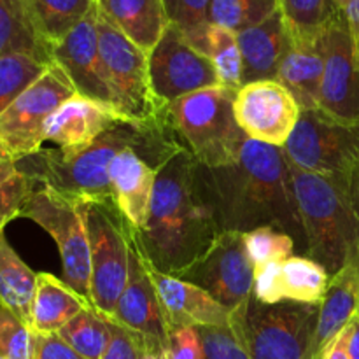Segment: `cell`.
<instances>
[{"instance_id":"obj_38","label":"cell","mask_w":359,"mask_h":359,"mask_svg":"<svg viewBox=\"0 0 359 359\" xmlns=\"http://www.w3.org/2000/svg\"><path fill=\"white\" fill-rule=\"evenodd\" d=\"M109 325H111V342L102 359H167L158 354L156 349L139 333L123 328L112 321H109Z\"/></svg>"},{"instance_id":"obj_14","label":"cell","mask_w":359,"mask_h":359,"mask_svg":"<svg viewBox=\"0 0 359 359\" xmlns=\"http://www.w3.org/2000/svg\"><path fill=\"white\" fill-rule=\"evenodd\" d=\"M179 279L202 287L226 311L249 300L255 286V265L248 255L244 233L223 231L212 248Z\"/></svg>"},{"instance_id":"obj_46","label":"cell","mask_w":359,"mask_h":359,"mask_svg":"<svg viewBox=\"0 0 359 359\" xmlns=\"http://www.w3.org/2000/svg\"><path fill=\"white\" fill-rule=\"evenodd\" d=\"M321 359H351L349 353H347L346 347V330L326 347V351L323 353Z\"/></svg>"},{"instance_id":"obj_22","label":"cell","mask_w":359,"mask_h":359,"mask_svg":"<svg viewBox=\"0 0 359 359\" xmlns=\"http://www.w3.org/2000/svg\"><path fill=\"white\" fill-rule=\"evenodd\" d=\"M359 314V258L347 263L330 279L325 300L319 305L318 328L312 346V356L321 359L326 347L347 328Z\"/></svg>"},{"instance_id":"obj_33","label":"cell","mask_w":359,"mask_h":359,"mask_svg":"<svg viewBox=\"0 0 359 359\" xmlns=\"http://www.w3.org/2000/svg\"><path fill=\"white\" fill-rule=\"evenodd\" d=\"M51 63L25 53L0 56V114L30 88Z\"/></svg>"},{"instance_id":"obj_47","label":"cell","mask_w":359,"mask_h":359,"mask_svg":"<svg viewBox=\"0 0 359 359\" xmlns=\"http://www.w3.org/2000/svg\"><path fill=\"white\" fill-rule=\"evenodd\" d=\"M16 172H18L16 161H7V163L0 165V186H2L4 182L9 181Z\"/></svg>"},{"instance_id":"obj_11","label":"cell","mask_w":359,"mask_h":359,"mask_svg":"<svg viewBox=\"0 0 359 359\" xmlns=\"http://www.w3.org/2000/svg\"><path fill=\"white\" fill-rule=\"evenodd\" d=\"M287 163L314 174L359 172V125H346L321 111H302L283 147Z\"/></svg>"},{"instance_id":"obj_13","label":"cell","mask_w":359,"mask_h":359,"mask_svg":"<svg viewBox=\"0 0 359 359\" xmlns=\"http://www.w3.org/2000/svg\"><path fill=\"white\" fill-rule=\"evenodd\" d=\"M149 83L163 111L186 95L221 84L214 63L174 25L149 53Z\"/></svg>"},{"instance_id":"obj_34","label":"cell","mask_w":359,"mask_h":359,"mask_svg":"<svg viewBox=\"0 0 359 359\" xmlns=\"http://www.w3.org/2000/svg\"><path fill=\"white\" fill-rule=\"evenodd\" d=\"M279 11V0H210L209 23L241 34Z\"/></svg>"},{"instance_id":"obj_6","label":"cell","mask_w":359,"mask_h":359,"mask_svg":"<svg viewBox=\"0 0 359 359\" xmlns=\"http://www.w3.org/2000/svg\"><path fill=\"white\" fill-rule=\"evenodd\" d=\"M319 305L280 302L266 305L255 294L231 312V328L249 359H314Z\"/></svg>"},{"instance_id":"obj_4","label":"cell","mask_w":359,"mask_h":359,"mask_svg":"<svg viewBox=\"0 0 359 359\" xmlns=\"http://www.w3.org/2000/svg\"><path fill=\"white\" fill-rule=\"evenodd\" d=\"M290 174L307 256L337 276L359 258V172L314 174L290 165Z\"/></svg>"},{"instance_id":"obj_44","label":"cell","mask_w":359,"mask_h":359,"mask_svg":"<svg viewBox=\"0 0 359 359\" xmlns=\"http://www.w3.org/2000/svg\"><path fill=\"white\" fill-rule=\"evenodd\" d=\"M342 16L346 18L347 27L353 34L354 42L359 49V0H333Z\"/></svg>"},{"instance_id":"obj_3","label":"cell","mask_w":359,"mask_h":359,"mask_svg":"<svg viewBox=\"0 0 359 359\" xmlns=\"http://www.w3.org/2000/svg\"><path fill=\"white\" fill-rule=\"evenodd\" d=\"M130 146L144 149L149 163L156 168L184 147L167 119L149 125L125 119L79 153L41 149L16 161V168L34 179L35 184L48 186L62 195L83 202L114 203L109 170L112 160Z\"/></svg>"},{"instance_id":"obj_39","label":"cell","mask_w":359,"mask_h":359,"mask_svg":"<svg viewBox=\"0 0 359 359\" xmlns=\"http://www.w3.org/2000/svg\"><path fill=\"white\" fill-rule=\"evenodd\" d=\"M35 188L37 184L34 179L25 175L23 172H16L9 181L0 186V231H4L11 219L20 217L25 202Z\"/></svg>"},{"instance_id":"obj_23","label":"cell","mask_w":359,"mask_h":359,"mask_svg":"<svg viewBox=\"0 0 359 359\" xmlns=\"http://www.w3.org/2000/svg\"><path fill=\"white\" fill-rule=\"evenodd\" d=\"M323 74L325 58L319 48V39L312 42L291 41L276 79L293 95L302 111H319Z\"/></svg>"},{"instance_id":"obj_12","label":"cell","mask_w":359,"mask_h":359,"mask_svg":"<svg viewBox=\"0 0 359 359\" xmlns=\"http://www.w3.org/2000/svg\"><path fill=\"white\" fill-rule=\"evenodd\" d=\"M319 48L325 58L319 111L335 121L359 125V49L342 13L319 35Z\"/></svg>"},{"instance_id":"obj_26","label":"cell","mask_w":359,"mask_h":359,"mask_svg":"<svg viewBox=\"0 0 359 359\" xmlns=\"http://www.w3.org/2000/svg\"><path fill=\"white\" fill-rule=\"evenodd\" d=\"M9 53L53 62V48L42 35L32 0H0V56Z\"/></svg>"},{"instance_id":"obj_28","label":"cell","mask_w":359,"mask_h":359,"mask_svg":"<svg viewBox=\"0 0 359 359\" xmlns=\"http://www.w3.org/2000/svg\"><path fill=\"white\" fill-rule=\"evenodd\" d=\"M186 39L214 63L221 86L235 91L242 86V55L235 32L207 23L200 30L186 35Z\"/></svg>"},{"instance_id":"obj_7","label":"cell","mask_w":359,"mask_h":359,"mask_svg":"<svg viewBox=\"0 0 359 359\" xmlns=\"http://www.w3.org/2000/svg\"><path fill=\"white\" fill-rule=\"evenodd\" d=\"M97 35L114 105L130 121L149 125L165 119L149 83V55L133 44L97 6Z\"/></svg>"},{"instance_id":"obj_20","label":"cell","mask_w":359,"mask_h":359,"mask_svg":"<svg viewBox=\"0 0 359 359\" xmlns=\"http://www.w3.org/2000/svg\"><path fill=\"white\" fill-rule=\"evenodd\" d=\"M146 259V258H144ZM160 298L167 328L181 326H230L231 312L226 311L207 291L184 279L160 272L146 262Z\"/></svg>"},{"instance_id":"obj_8","label":"cell","mask_w":359,"mask_h":359,"mask_svg":"<svg viewBox=\"0 0 359 359\" xmlns=\"http://www.w3.org/2000/svg\"><path fill=\"white\" fill-rule=\"evenodd\" d=\"M83 200L41 186L28 196L20 217L32 219L55 238L62 256L63 280L90 300L91 256Z\"/></svg>"},{"instance_id":"obj_19","label":"cell","mask_w":359,"mask_h":359,"mask_svg":"<svg viewBox=\"0 0 359 359\" xmlns=\"http://www.w3.org/2000/svg\"><path fill=\"white\" fill-rule=\"evenodd\" d=\"M156 175L158 168L140 147H126L112 160L109 177L114 203L135 233H140L149 219Z\"/></svg>"},{"instance_id":"obj_2","label":"cell","mask_w":359,"mask_h":359,"mask_svg":"<svg viewBox=\"0 0 359 359\" xmlns=\"http://www.w3.org/2000/svg\"><path fill=\"white\" fill-rule=\"evenodd\" d=\"M202 174L221 231L276 228L291 235L297 251L307 256V237L283 147L248 139L233 163L219 168L202 165Z\"/></svg>"},{"instance_id":"obj_24","label":"cell","mask_w":359,"mask_h":359,"mask_svg":"<svg viewBox=\"0 0 359 359\" xmlns=\"http://www.w3.org/2000/svg\"><path fill=\"white\" fill-rule=\"evenodd\" d=\"M97 6L147 55L170 25L163 0H97Z\"/></svg>"},{"instance_id":"obj_40","label":"cell","mask_w":359,"mask_h":359,"mask_svg":"<svg viewBox=\"0 0 359 359\" xmlns=\"http://www.w3.org/2000/svg\"><path fill=\"white\" fill-rule=\"evenodd\" d=\"M170 25L184 35L193 34L209 23L210 0H163Z\"/></svg>"},{"instance_id":"obj_9","label":"cell","mask_w":359,"mask_h":359,"mask_svg":"<svg viewBox=\"0 0 359 359\" xmlns=\"http://www.w3.org/2000/svg\"><path fill=\"white\" fill-rule=\"evenodd\" d=\"M90 237V304L104 318H111L126 286L130 272V226L114 203L86 202Z\"/></svg>"},{"instance_id":"obj_37","label":"cell","mask_w":359,"mask_h":359,"mask_svg":"<svg viewBox=\"0 0 359 359\" xmlns=\"http://www.w3.org/2000/svg\"><path fill=\"white\" fill-rule=\"evenodd\" d=\"M203 359H249L241 337L231 326H198Z\"/></svg>"},{"instance_id":"obj_15","label":"cell","mask_w":359,"mask_h":359,"mask_svg":"<svg viewBox=\"0 0 359 359\" xmlns=\"http://www.w3.org/2000/svg\"><path fill=\"white\" fill-rule=\"evenodd\" d=\"M235 121L255 142L284 147L302 116L293 95L277 79L245 83L235 91Z\"/></svg>"},{"instance_id":"obj_32","label":"cell","mask_w":359,"mask_h":359,"mask_svg":"<svg viewBox=\"0 0 359 359\" xmlns=\"http://www.w3.org/2000/svg\"><path fill=\"white\" fill-rule=\"evenodd\" d=\"M97 0H32L42 35L55 46L90 14Z\"/></svg>"},{"instance_id":"obj_36","label":"cell","mask_w":359,"mask_h":359,"mask_svg":"<svg viewBox=\"0 0 359 359\" xmlns=\"http://www.w3.org/2000/svg\"><path fill=\"white\" fill-rule=\"evenodd\" d=\"M0 356L7 359L34 358V332L4 305H0Z\"/></svg>"},{"instance_id":"obj_35","label":"cell","mask_w":359,"mask_h":359,"mask_svg":"<svg viewBox=\"0 0 359 359\" xmlns=\"http://www.w3.org/2000/svg\"><path fill=\"white\" fill-rule=\"evenodd\" d=\"M245 249L252 265H265L270 262H284L297 252L293 237L276 228H256L244 233Z\"/></svg>"},{"instance_id":"obj_49","label":"cell","mask_w":359,"mask_h":359,"mask_svg":"<svg viewBox=\"0 0 359 359\" xmlns=\"http://www.w3.org/2000/svg\"><path fill=\"white\" fill-rule=\"evenodd\" d=\"M0 359H7V358H4V356H0Z\"/></svg>"},{"instance_id":"obj_18","label":"cell","mask_w":359,"mask_h":359,"mask_svg":"<svg viewBox=\"0 0 359 359\" xmlns=\"http://www.w3.org/2000/svg\"><path fill=\"white\" fill-rule=\"evenodd\" d=\"M125 119L114 107L77 93L49 116L44 142L56 144L65 154L79 153Z\"/></svg>"},{"instance_id":"obj_16","label":"cell","mask_w":359,"mask_h":359,"mask_svg":"<svg viewBox=\"0 0 359 359\" xmlns=\"http://www.w3.org/2000/svg\"><path fill=\"white\" fill-rule=\"evenodd\" d=\"M109 321L142 335L158 354L167 358L168 328L160 298L147 272L146 259L133 241L130 228V272L126 286Z\"/></svg>"},{"instance_id":"obj_43","label":"cell","mask_w":359,"mask_h":359,"mask_svg":"<svg viewBox=\"0 0 359 359\" xmlns=\"http://www.w3.org/2000/svg\"><path fill=\"white\" fill-rule=\"evenodd\" d=\"M32 359H86L77 354L58 333L42 335L34 333V358Z\"/></svg>"},{"instance_id":"obj_27","label":"cell","mask_w":359,"mask_h":359,"mask_svg":"<svg viewBox=\"0 0 359 359\" xmlns=\"http://www.w3.org/2000/svg\"><path fill=\"white\" fill-rule=\"evenodd\" d=\"M35 290L37 273L16 255L6 233L0 231V305L30 326Z\"/></svg>"},{"instance_id":"obj_5","label":"cell","mask_w":359,"mask_h":359,"mask_svg":"<svg viewBox=\"0 0 359 359\" xmlns=\"http://www.w3.org/2000/svg\"><path fill=\"white\" fill-rule=\"evenodd\" d=\"M233 100L235 90L219 84L186 95L165 109L168 125L203 167L233 163L248 140L235 121Z\"/></svg>"},{"instance_id":"obj_21","label":"cell","mask_w":359,"mask_h":359,"mask_svg":"<svg viewBox=\"0 0 359 359\" xmlns=\"http://www.w3.org/2000/svg\"><path fill=\"white\" fill-rule=\"evenodd\" d=\"M242 55V84L276 79L280 62L291 46L280 11L256 27L237 34Z\"/></svg>"},{"instance_id":"obj_25","label":"cell","mask_w":359,"mask_h":359,"mask_svg":"<svg viewBox=\"0 0 359 359\" xmlns=\"http://www.w3.org/2000/svg\"><path fill=\"white\" fill-rule=\"evenodd\" d=\"M93 305L88 298L77 293L63 279L51 273H37V290L32 305L30 330L34 333L51 335L58 333L79 312Z\"/></svg>"},{"instance_id":"obj_10","label":"cell","mask_w":359,"mask_h":359,"mask_svg":"<svg viewBox=\"0 0 359 359\" xmlns=\"http://www.w3.org/2000/svg\"><path fill=\"white\" fill-rule=\"evenodd\" d=\"M76 86L55 62L0 114V144L14 161L41 151L49 116L69 98Z\"/></svg>"},{"instance_id":"obj_42","label":"cell","mask_w":359,"mask_h":359,"mask_svg":"<svg viewBox=\"0 0 359 359\" xmlns=\"http://www.w3.org/2000/svg\"><path fill=\"white\" fill-rule=\"evenodd\" d=\"M167 359H203L202 339L196 326L168 330Z\"/></svg>"},{"instance_id":"obj_17","label":"cell","mask_w":359,"mask_h":359,"mask_svg":"<svg viewBox=\"0 0 359 359\" xmlns=\"http://www.w3.org/2000/svg\"><path fill=\"white\" fill-rule=\"evenodd\" d=\"M51 56L53 62L62 67L72 81L77 93L116 109L114 95L98 49L97 2L69 35L53 46Z\"/></svg>"},{"instance_id":"obj_1","label":"cell","mask_w":359,"mask_h":359,"mask_svg":"<svg viewBox=\"0 0 359 359\" xmlns=\"http://www.w3.org/2000/svg\"><path fill=\"white\" fill-rule=\"evenodd\" d=\"M221 233L202 165L181 147L158 167L149 219L133 241L151 266L181 277Z\"/></svg>"},{"instance_id":"obj_45","label":"cell","mask_w":359,"mask_h":359,"mask_svg":"<svg viewBox=\"0 0 359 359\" xmlns=\"http://www.w3.org/2000/svg\"><path fill=\"white\" fill-rule=\"evenodd\" d=\"M346 347L351 359H359V314L354 316L353 321L347 325Z\"/></svg>"},{"instance_id":"obj_31","label":"cell","mask_w":359,"mask_h":359,"mask_svg":"<svg viewBox=\"0 0 359 359\" xmlns=\"http://www.w3.org/2000/svg\"><path fill=\"white\" fill-rule=\"evenodd\" d=\"M58 335L83 358L102 359L111 342V325L107 318L90 307L67 323Z\"/></svg>"},{"instance_id":"obj_48","label":"cell","mask_w":359,"mask_h":359,"mask_svg":"<svg viewBox=\"0 0 359 359\" xmlns=\"http://www.w3.org/2000/svg\"><path fill=\"white\" fill-rule=\"evenodd\" d=\"M7 161H14V160H13V158L9 156V154H7V151L4 149L2 144H0V165L7 163Z\"/></svg>"},{"instance_id":"obj_30","label":"cell","mask_w":359,"mask_h":359,"mask_svg":"<svg viewBox=\"0 0 359 359\" xmlns=\"http://www.w3.org/2000/svg\"><path fill=\"white\" fill-rule=\"evenodd\" d=\"M279 11L293 42L318 41L340 13L333 0H279Z\"/></svg>"},{"instance_id":"obj_41","label":"cell","mask_w":359,"mask_h":359,"mask_svg":"<svg viewBox=\"0 0 359 359\" xmlns=\"http://www.w3.org/2000/svg\"><path fill=\"white\" fill-rule=\"evenodd\" d=\"M252 294L256 300L266 305L280 304L283 291H280V262H270L265 265L255 266V286Z\"/></svg>"},{"instance_id":"obj_29","label":"cell","mask_w":359,"mask_h":359,"mask_svg":"<svg viewBox=\"0 0 359 359\" xmlns=\"http://www.w3.org/2000/svg\"><path fill=\"white\" fill-rule=\"evenodd\" d=\"M330 273L309 256H291L280 262V291L284 302L321 305L330 286Z\"/></svg>"}]
</instances>
